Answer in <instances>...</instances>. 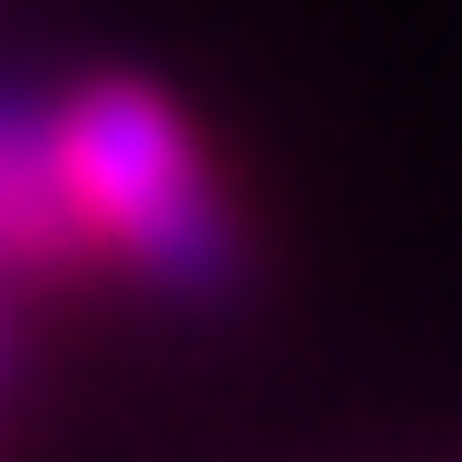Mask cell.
Returning a JSON list of instances; mask_svg holds the SVG:
<instances>
[{
	"mask_svg": "<svg viewBox=\"0 0 462 462\" xmlns=\"http://www.w3.org/2000/svg\"><path fill=\"white\" fill-rule=\"evenodd\" d=\"M60 168L89 226V256H118L158 295L217 305L236 285V217L207 178L197 138L148 79H89L60 98Z\"/></svg>",
	"mask_w": 462,
	"mask_h": 462,
	"instance_id": "6da1fadb",
	"label": "cell"
},
{
	"mask_svg": "<svg viewBox=\"0 0 462 462\" xmlns=\"http://www.w3.org/2000/svg\"><path fill=\"white\" fill-rule=\"evenodd\" d=\"M89 266V226L60 168V108L0 89V276H69Z\"/></svg>",
	"mask_w": 462,
	"mask_h": 462,
	"instance_id": "7a4b0ae2",
	"label": "cell"
}]
</instances>
